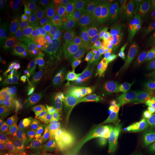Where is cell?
<instances>
[{"label": "cell", "instance_id": "1", "mask_svg": "<svg viewBox=\"0 0 155 155\" xmlns=\"http://www.w3.org/2000/svg\"><path fill=\"white\" fill-rule=\"evenodd\" d=\"M84 102L96 117L94 125L97 130L113 127L121 121L125 103L120 78L106 80L102 87L91 89Z\"/></svg>", "mask_w": 155, "mask_h": 155}, {"label": "cell", "instance_id": "18", "mask_svg": "<svg viewBox=\"0 0 155 155\" xmlns=\"http://www.w3.org/2000/svg\"><path fill=\"white\" fill-rule=\"evenodd\" d=\"M27 73L34 82L48 84L45 63L39 52L33 63L29 67Z\"/></svg>", "mask_w": 155, "mask_h": 155}, {"label": "cell", "instance_id": "49", "mask_svg": "<svg viewBox=\"0 0 155 155\" xmlns=\"http://www.w3.org/2000/svg\"><path fill=\"white\" fill-rule=\"evenodd\" d=\"M147 83L151 88L155 90V72L150 75L148 79H147Z\"/></svg>", "mask_w": 155, "mask_h": 155}, {"label": "cell", "instance_id": "9", "mask_svg": "<svg viewBox=\"0 0 155 155\" xmlns=\"http://www.w3.org/2000/svg\"><path fill=\"white\" fill-rule=\"evenodd\" d=\"M153 45L146 31H139L136 41L133 45H128L125 50L127 59L133 61L143 60L150 54Z\"/></svg>", "mask_w": 155, "mask_h": 155}, {"label": "cell", "instance_id": "37", "mask_svg": "<svg viewBox=\"0 0 155 155\" xmlns=\"http://www.w3.org/2000/svg\"><path fill=\"white\" fill-rule=\"evenodd\" d=\"M48 23H49V28L52 29L56 32L59 33L63 28L64 25V23L60 20L58 17L56 16L54 12L50 8H48Z\"/></svg>", "mask_w": 155, "mask_h": 155}, {"label": "cell", "instance_id": "24", "mask_svg": "<svg viewBox=\"0 0 155 155\" xmlns=\"http://www.w3.org/2000/svg\"><path fill=\"white\" fill-rule=\"evenodd\" d=\"M81 71L79 63L75 56V53L72 54L67 56L66 61L59 79L64 82L68 78L75 77Z\"/></svg>", "mask_w": 155, "mask_h": 155}, {"label": "cell", "instance_id": "36", "mask_svg": "<svg viewBox=\"0 0 155 155\" xmlns=\"http://www.w3.org/2000/svg\"><path fill=\"white\" fill-rule=\"evenodd\" d=\"M75 56L79 63L81 71L82 72L89 74L95 68L91 61L85 55L75 53Z\"/></svg>", "mask_w": 155, "mask_h": 155}, {"label": "cell", "instance_id": "48", "mask_svg": "<svg viewBox=\"0 0 155 155\" xmlns=\"http://www.w3.org/2000/svg\"><path fill=\"white\" fill-rule=\"evenodd\" d=\"M40 152V148L38 147L34 143L29 148L27 153L25 155H39ZM13 155H16L15 154Z\"/></svg>", "mask_w": 155, "mask_h": 155}, {"label": "cell", "instance_id": "31", "mask_svg": "<svg viewBox=\"0 0 155 155\" xmlns=\"http://www.w3.org/2000/svg\"><path fill=\"white\" fill-rule=\"evenodd\" d=\"M75 86L78 89L89 92L91 89L89 74L81 71L75 77Z\"/></svg>", "mask_w": 155, "mask_h": 155}, {"label": "cell", "instance_id": "45", "mask_svg": "<svg viewBox=\"0 0 155 155\" xmlns=\"http://www.w3.org/2000/svg\"><path fill=\"white\" fill-rule=\"evenodd\" d=\"M48 146L51 150V151L55 155H59L61 152V147L54 140H50L48 143Z\"/></svg>", "mask_w": 155, "mask_h": 155}, {"label": "cell", "instance_id": "10", "mask_svg": "<svg viewBox=\"0 0 155 155\" xmlns=\"http://www.w3.org/2000/svg\"><path fill=\"white\" fill-rule=\"evenodd\" d=\"M27 72L18 73L15 75L6 91V98L11 102H15L28 93L33 83Z\"/></svg>", "mask_w": 155, "mask_h": 155}, {"label": "cell", "instance_id": "22", "mask_svg": "<svg viewBox=\"0 0 155 155\" xmlns=\"http://www.w3.org/2000/svg\"><path fill=\"white\" fill-rule=\"evenodd\" d=\"M127 59L125 51L116 54V56L105 75L106 80H114L120 78L124 66V61Z\"/></svg>", "mask_w": 155, "mask_h": 155}, {"label": "cell", "instance_id": "28", "mask_svg": "<svg viewBox=\"0 0 155 155\" xmlns=\"http://www.w3.org/2000/svg\"><path fill=\"white\" fill-rule=\"evenodd\" d=\"M105 51V47L101 41L86 54H84L86 56L89 60L93 63L94 68H96L98 66L100 61L102 59V56Z\"/></svg>", "mask_w": 155, "mask_h": 155}, {"label": "cell", "instance_id": "8", "mask_svg": "<svg viewBox=\"0 0 155 155\" xmlns=\"http://www.w3.org/2000/svg\"><path fill=\"white\" fill-rule=\"evenodd\" d=\"M152 71L151 64L145 59L134 61L128 67L126 71L128 91L139 84L147 82Z\"/></svg>", "mask_w": 155, "mask_h": 155}, {"label": "cell", "instance_id": "38", "mask_svg": "<svg viewBox=\"0 0 155 155\" xmlns=\"http://www.w3.org/2000/svg\"><path fill=\"white\" fill-rule=\"evenodd\" d=\"M79 102V101L77 98H71L64 101L60 105L58 106V107L61 111V113L66 114L75 111Z\"/></svg>", "mask_w": 155, "mask_h": 155}, {"label": "cell", "instance_id": "11", "mask_svg": "<svg viewBox=\"0 0 155 155\" xmlns=\"http://www.w3.org/2000/svg\"><path fill=\"white\" fill-rule=\"evenodd\" d=\"M89 109L83 104V101H79L74 113L70 117L71 124L74 129L77 132V137L83 139L87 136L90 130V122L87 114Z\"/></svg>", "mask_w": 155, "mask_h": 155}, {"label": "cell", "instance_id": "19", "mask_svg": "<svg viewBox=\"0 0 155 155\" xmlns=\"http://www.w3.org/2000/svg\"><path fill=\"white\" fill-rule=\"evenodd\" d=\"M75 42L78 43L89 32L87 20L84 18L82 15L77 12L74 13L72 21L70 22Z\"/></svg>", "mask_w": 155, "mask_h": 155}, {"label": "cell", "instance_id": "27", "mask_svg": "<svg viewBox=\"0 0 155 155\" xmlns=\"http://www.w3.org/2000/svg\"><path fill=\"white\" fill-rule=\"evenodd\" d=\"M36 126H37V124L35 122H30L25 124L20 127V129L18 130L17 132L16 139H14L11 143L8 145V150L9 152H12L15 148V147L17 145V144H19L20 143H21L22 140H24L25 138L26 139L28 131L31 129Z\"/></svg>", "mask_w": 155, "mask_h": 155}, {"label": "cell", "instance_id": "54", "mask_svg": "<svg viewBox=\"0 0 155 155\" xmlns=\"http://www.w3.org/2000/svg\"><path fill=\"white\" fill-rule=\"evenodd\" d=\"M1 155H3V154H2V153H1Z\"/></svg>", "mask_w": 155, "mask_h": 155}, {"label": "cell", "instance_id": "52", "mask_svg": "<svg viewBox=\"0 0 155 155\" xmlns=\"http://www.w3.org/2000/svg\"><path fill=\"white\" fill-rule=\"evenodd\" d=\"M63 2H66L68 4H70V5H71L72 4H74V3H77L78 1H75V0H64V1H63Z\"/></svg>", "mask_w": 155, "mask_h": 155}, {"label": "cell", "instance_id": "53", "mask_svg": "<svg viewBox=\"0 0 155 155\" xmlns=\"http://www.w3.org/2000/svg\"><path fill=\"white\" fill-rule=\"evenodd\" d=\"M53 152L51 151V150H46V151H45L41 155H53Z\"/></svg>", "mask_w": 155, "mask_h": 155}, {"label": "cell", "instance_id": "13", "mask_svg": "<svg viewBox=\"0 0 155 155\" xmlns=\"http://www.w3.org/2000/svg\"><path fill=\"white\" fill-rule=\"evenodd\" d=\"M133 24L139 31L145 30L152 19L149 1H140L132 12Z\"/></svg>", "mask_w": 155, "mask_h": 155}, {"label": "cell", "instance_id": "29", "mask_svg": "<svg viewBox=\"0 0 155 155\" xmlns=\"http://www.w3.org/2000/svg\"><path fill=\"white\" fill-rule=\"evenodd\" d=\"M100 5V1L95 0H82L77 2V8L81 15H91Z\"/></svg>", "mask_w": 155, "mask_h": 155}, {"label": "cell", "instance_id": "7", "mask_svg": "<svg viewBox=\"0 0 155 155\" xmlns=\"http://www.w3.org/2000/svg\"><path fill=\"white\" fill-rule=\"evenodd\" d=\"M15 43L11 41L7 43L0 57V85L3 92L8 89L13 75V67L15 54Z\"/></svg>", "mask_w": 155, "mask_h": 155}, {"label": "cell", "instance_id": "14", "mask_svg": "<svg viewBox=\"0 0 155 155\" xmlns=\"http://www.w3.org/2000/svg\"><path fill=\"white\" fill-rule=\"evenodd\" d=\"M66 59L67 56L60 51L43 60L47 77L60 79Z\"/></svg>", "mask_w": 155, "mask_h": 155}, {"label": "cell", "instance_id": "17", "mask_svg": "<svg viewBox=\"0 0 155 155\" xmlns=\"http://www.w3.org/2000/svg\"><path fill=\"white\" fill-rule=\"evenodd\" d=\"M47 79L48 84L55 95L58 106L67 100L71 98H77L74 96L71 89L67 86L59 79L47 77Z\"/></svg>", "mask_w": 155, "mask_h": 155}, {"label": "cell", "instance_id": "16", "mask_svg": "<svg viewBox=\"0 0 155 155\" xmlns=\"http://www.w3.org/2000/svg\"><path fill=\"white\" fill-rule=\"evenodd\" d=\"M73 130L70 118H66L56 128L54 140L59 144L61 151H67L70 148Z\"/></svg>", "mask_w": 155, "mask_h": 155}, {"label": "cell", "instance_id": "5", "mask_svg": "<svg viewBox=\"0 0 155 155\" xmlns=\"http://www.w3.org/2000/svg\"><path fill=\"white\" fill-rule=\"evenodd\" d=\"M110 7L107 2H104L98 6L87 19L89 32L99 39L100 41L106 33L110 30Z\"/></svg>", "mask_w": 155, "mask_h": 155}, {"label": "cell", "instance_id": "6", "mask_svg": "<svg viewBox=\"0 0 155 155\" xmlns=\"http://www.w3.org/2000/svg\"><path fill=\"white\" fill-rule=\"evenodd\" d=\"M50 2L41 0L21 1L18 6V13L21 20L28 26L35 25L39 22L46 8Z\"/></svg>", "mask_w": 155, "mask_h": 155}, {"label": "cell", "instance_id": "2", "mask_svg": "<svg viewBox=\"0 0 155 155\" xmlns=\"http://www.w3.org/2000/svg\"><path fill=\"white\" fill-rule=\"evenodd\" d=\"M155 103V90L147 82L141 83L128 91L127 108L129 116L139 118Z\"/></svg>", "mask_w": 155, "mask_h": 155}, {"label": "cell", "instance_id": "46", "mask_svg": "<svg viewBox=\"0 0 155 155\" xmlns=\"http://www.w3.org/2000/svg\"><path fill=\"white\" fill-rule=\"evenodd\" d=\"M57 107H58V104H57L56 101H53L50 104H48L45 107L42 113L43 114H47V115L51 114L55 112Z\"/></svg>", "mask_w": 155, "mask_h": 155}, {"label": "cell", "instance_id": "43", "mask_svg": "<svg viewBox=\"0 0 155 155\" xmlns=\"http://www.w3.org/2000/svg\"><path fill=\"white\" fill-rule=\"evenodd\" d=\"M146 31L148 33L152 44L153 47H155V20L152 18L150 20L148 25L146 28Z\"/></svg>", "mask_w": 155, "mask_h": 155}, {"label": "cell", "instance_id": "23", "mask_svg": "<svg viewBox=\"0 0 155 155\" xmlns=\"http://www.w3.org/2000/svg\"><path fill=\"white\" fill-rule=\"evenodd\" d=\"M15 8L13 1H0V17L1 21L7 25H12L15 21Z\"/></svg>", "mask_w": 155, "mask_h": 155}, {"label": "cell", "instance_id": "33", "mask_svg": "<svg viewBox=\"0 0 155 155\" xmlns=\"http://www.w3.org/2000/svg\"><path fill=\"white\" fill-rule=\"evenodd\" d=\"M131 155H155V148L150 145V140L136 145L132 150Z\"/></svg>", "mask_w": 155, "mask_h": 155}, {"label": "cell", "instance_id": "34", "mask_svg": "<svg viewBox=\"0 0 155 155\" xmlns=\"http://www.w3.org/2000/svg\"><path fill=\"white\" fill-rule=\"evenodd\" d=\"M60 51H61L58 49L55 42L48 44H42L41 43L39 52L43 60H45L48 57L54 55Z\"/></svg>", "mask_w": 155, "mask_h": 155}, {"label": "cell", "instance_id": "47", "mask_svg": "<svg viewBox=\"0 0 155 155\" xmlns=\"http://www.w3.org/2000/svg\"><path fill=\"white\" fill-rule=\"evenodd\" d=\"M123 1H117V0H111L107 1V4L109 6L111 9H116L119 11L121 7Z\"/></svg>", "mask_w": 155, "mask_h": 155}, {"label": "cell", "instance_id": "42", "mask_svg": "<svg viewBox=\"0 0 155 155\" xmlns=\"http://www.w3.org/2000/svg\"><path fill=\"white\" fill-rule=\"evenodd\" d=\"M140 1L137 0H124L120 9L130 12H133Z\"/></svg>", "mask_w": 155, "mask_h": 155}, {"label": "cell", "instance_id": "26", "mask_svg": "<svg viewBox=\"0 0 155 155\" xmlns=\"http://www.w3.org/2000/svg\"><path fill=\"white\" fill-rule=\"evenodd\" d=\"M131 152L130 139L127 136L117 142L107 155H131Z\"/></svg>", "mask_w": 155, "mask_h": 155}, {"label": "cell", "instance_id": "41", "mask_svg": "<svg viewBox=\"0 0 155 155\" xmlns=\"http://www.w3.org/2000/svg\"><path fill=\"white\" fill-rule=\"evenodd\" d=\"M143 127L145 140H150L151 136L155 132V120L148 122Z\"/></svg>", "mask_w": 155, "mask_h": 155}, {"label": "cell", "instance_id": "39", "mask_svg": "<svg viewBox=\"0 0 155 155\" xmlns=\"http://www.w3.org/2000/svg\"><path fill=\"white\" fill-rule=\"evenodd\" d=\"M139 121L143 126L148 122L155 120V103L139 117Z\"/></svg>", "mask_w": 155, "mask_h": 155}, {"label": "cell", "instance_id": "40", "mask_svg": "<svg viewBox=\"0 0 155 155\" xmlns=\"http://www.w3.org/2000/svg\"><path fill=\"white\" fill-rule=\"evenodd\" d=\"M58 33L50 28H47L43 31L41 35V43L48 44L55 42Z\"/></svg>", "mask_w": 155, "mask_h": 155}, {"label": "cell", "instance_id": "25", "mask_svg": "<svg viewBox=\"0 0 155 155\" xmlns=\"http://www.w3.org/2000/svg\"><path fill=\"white\" fill-rule=\"evenodd\" d=\"M100 41L94 34L89 32L77 43V50L81 54H85Z\"/></svg>", "mask_w": 155, "mask_h": 155}, {"label": "cell", "instance_id": "51", "mask_svg": "<svg viewBox=\"0 0 155 155\" xmlns=\"http://www.w3.org/2000/svg\"><path fill=\"white\" fill-rule=\"evenodd\" d=\"M150 6V12L152 18L155 20V0L149 1Z\"/></svg>", "mask_w": 155, "mask_h": 155}, {"label": "cell", "instance_id": "3", "mask_svg": "<svg viewBox=\"0 0 155 155\" xmlns=\"http://www.w3.org/2000/svg\"><path fill=\"white\" fill-rule=\"evenodd\" d=\"M56 101L52 89L43 83L33 82L28 93L24 96V107L28 110L42 113L45 107Z\"/></svg>", "mask_w": 155, "mask_h": 155}, {"label": "cell", "instance_id": "20", "mask_svg": "<svg viewBox=\"0 0 155 155\" xmlns=\"http://www.w3.org/2000/svg\"><path fill=\"white\" fill-rule=\"evenodd\" d=\"M114 28L122 34L137 31L133 24L132 13L122 9H120L117 13L116 20Z\"/></svg>", "mask_w": 155, "mask_h": 155}, {"label": "cell", "instance_id": "12", "mask_svg": "<svg viewBox=\"0 0 155 155\" xmlns=\"http://www.w3.org/2000/svg\"><path fill=\"white\" fill-rule=\"evenodd\" d=\"M55 43L58 49L67 56L76 53L77 44L74 41L70 23L64 24L63 29L58 33Z\"/></svg>", "mask_w": 155, "mask_h": 155}, {"label": "cell", "instance_id": "44", "mask_svg": "<svg viewBox=\"0 0 155 155\" xmlns=\"http://www.w3.org/2000/svg\"><path fill=\"white\" fill-rule=\"evenodd\" d=\"M40 133H41L40 130L38 127V126L37 125L36 127H32L28 131L26 138L33 142L36 139H38L40 137Z\"/></svg>", "mask_w": 155, "mask_h": 155}, {"label": "cell", "instance_id": "15", "mask_svg": "<svg viewBox=\"0 0 155 155\" xmlns=\"http://www.w3.org/2000/svg\"><path fill=\"white\" fill-rule=\"evenodd\" d=\"M101 42L105 49L115 54L123 52L127 48L124 35L115 28H111L106 33Z\"/></svg>", "mask_w": 155, "mask_h": 155}, {"label": "cell", "instance_id": "50", "mask_svg": "<svg viewBox=\"0 0 155 155\" xmlns=\"http://www.w3.org/2000/svg\"><path fill=\"white\" fill-rule=\"evenodd\" d=\"M0 122L1 124H2L6 127H11V122L6 120L5 118L2 113H1L0 114Z\"/></svg>", "mask_w": 155, "mask_h": 155}, {"label": "cell", "instance_id": "35", "mask_svg": "<svg viewBox=\"0 0 155 155\" xmlns=\"http://www.w3.org/2000/svg\"><path fill=\"white\" fill-rule=\"evenodd\" d=\"M87 146V140L81 139L67 151L65 155H84Z\"/></svg>", "mask_w": 155, "mask_h": 155}, {"label": "cell", "instance_id": "21", "mask_svg": "<svg viewBox=\"0 0 155 155\" xmlns=\"http://www.w3.org/2000/svg\"><path fill=\"white\" fill-rule=\"evenodd\" d=\"M50 8L56 16L61 20L64 24L70 23L74 16L71 5L63 1H53L50 2Z\"/></svg>", "mask_w": 155, "mask_h": 155}, {"label": "cell", "instance_id": "4", "mask_svg": "<svg viewBox=\"0 0 155 155\" xmlns=\"http://www.w3.org/2000/svg\"><path fill=\"white\" fill-rule=\"evenodd\" d=\"M41 43L38 34L33 30L24 35L19 53L18 65L19 73L27 71L39 53Z\"/></svg>", "mask_w": 155, "mask_h": 155}, {"label": "cell", "instance_id": "32", "mask_svg": "<svg viewBox=\"0 0 155 155\" xmlns=\"http://www.w3.org/2000/svg\"><path fill=\"white\" fill-rule=\"evenodd\" d=\"M115 56L116 54L114 52H113L105 48L102 59L100 61L98 66L96 68L98 69L100 71H101L106 75L112 62L114 61Z\"/></svg>", "mask_w": 155, "mask_h": 155}, {"label": "cell", "instance_id": "30", "mask_svg": "<svg viewBox=\"0 0 155 155\" xmlns=\"http://www.w3.org/2000/svg\"><path fill=\"white\" fill-rule=\"evenodd\" d=\"M91 89H97L104 86L106 82L105 74L100 71L97 68L94 70L89 74Z\"/></svg>", "mask_w": 155, "mask_h": 155}]
</instances>
